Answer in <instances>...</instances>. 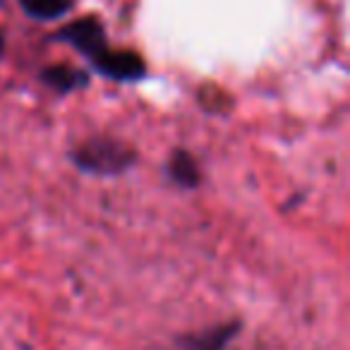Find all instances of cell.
<instances>
[{"label": "cell", "instance_id": "6da1fadb", "mask_svg": "<svg viewBox=\"0 0 350 350\" xmlns=\"http://www.w3.org/2000/svg\"><path fill=\"white\" fill-rule=\"evenodd\" d=\"M51 41L68 44L77 51L96 75L103 79H111L118 84H135L146 79L149 65L144 55L137 51H116L108 41L106 27L96 15L77 17L72 22H65L58 31H53Z\"/></svg>", "mask_w": 350, "mask_h": 350}, {"label": "cell", "instance_id": "7a4b0ae2", "mask_svg": "<svg viewBox=\"0 0 350 350\" xmlns=\"http://www.w3.org/2000/svg\"><path fill=\"white\" fill-rule=\"evenodd\" d=\"M68 159L79 173L94 178H118L139 163V151L130 142L113 135H92L68 151Z\"/></svg>", "mask_w": 350, "mask_h": 350}, {"label": "cell", "instance_id": "3957f363", "mask_svg": "<svg viewBox=\"0 0 350 350\" xmlns=\"http://www.w3.org/2000/svg\"><path fill=\"white\" fill-rule=\"evenodd\" d=\"M243 331V319H226L200 331L175 336L178 350H228Z\"/></svg>", "mask_w": 350, "mask_h": 350}, {"label": "cell", "instance_id": "277c9868", "mask_svg": "<svg viewBox=\"0 0 350 350\" xmlns=\"http://www.w3.org/2000/svg\"><path fill=\"white\" fill-rule=\"evenodd\" d=\"M39 82L55 92L58 96H68V94L82 92L92 82V75L82 68H75L70 63H53L46 65L39 72Z\"/></svg>", "mask_w": 350, "mask_h": 350}, {"label": "cell", "instance_id": "5b68a950", "mask_svg": "<svg viewBox=\"0 0 350 350\" xmlns=\"http://www.w3.org/2000/svg\"><path fill=\"white\" fill-rule=\"evenodd\" d=\"M163 173L175 187H180V190L190 192L197 190L202 185V170L200 163H197L195 154L185 146H175L170 149L168 161L163 165Z\"/></svg>", "mask_w": 350, "mask_h": 350}, {"label": "cell", "instance_id": "8992f818", "mask_svg": "<svg viewBox=\"0 0 350 350\" xmlns=\"http://www.w3.org/2000/svg\"><path fill=\"white\" fill-rule=\"evenodd\" d=\"M20 8L34 22H58L77 8V0H20Z\"/></svg>", "mask_w": 350, "mask_h": 350}, {"label": "cell", "instance_id": "52a82bcc", "mask_svg": "<svg viewBox=\"0 0 350 350\" xmlns=\"http://www.w3.org/2000/svg\"><path fill=\"white\" fill-rule=\"evenodd\" d=\"M3 51H5V39H3V34H0V60H3Z\"/></svg>", "mask_w": 350, "mask_h": 350}]
</instances>
